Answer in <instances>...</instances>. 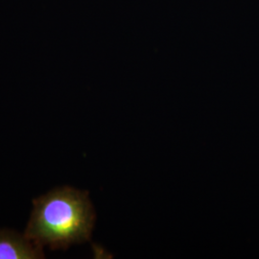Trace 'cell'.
<instances>
[{"instance_id": "6da1fadb", "label": "cell", "mask_w": 259, "mask_h": 259, "mask_svg": "<svg viewBox=\"0 0 259 259\" xmlns=\"http://www.w3.org/2000/svg\"><path fill=\"white\" fill-rule=\"evenodd\" d=\"M24 236L40 247L66 250L91 239L95 212L87 191L69 186L52 189L33 201Z\"/></svg>"}, {"instance_id": "7a4b0ae2", "label": "cell", "mask_w": 259, "mask_h": 259, "mask_svg": "<svg viewBox=\"0 0 259 259\" xmlns=\"http://www.w3.org/2000/svg\"><path fill=\"white\" fill-rule=\"evenodd\" d=\"M45 258L42 247L27 239L24 234L0 230V259Z\"/></svg>"}]
</instances>
